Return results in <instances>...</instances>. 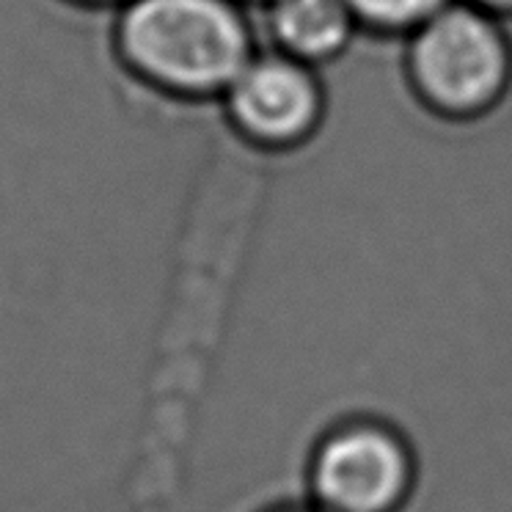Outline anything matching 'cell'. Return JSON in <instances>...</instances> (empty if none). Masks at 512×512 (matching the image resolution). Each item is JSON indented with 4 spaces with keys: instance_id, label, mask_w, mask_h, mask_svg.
Returning a JSON list of instances; mask_svg holds the SVG:
<instances>
[{
    "instance_id": "8992f818",
    "label": "cell",
    "mask_w": 512,
    "mask_h": 512,
    "mask_svg": "<svg viewBox=\"0 0 512 512\" xmlns=\"http://www.w3.org/2000/svg\"><path fill=\"white\" fill-rule=\"evenodd\" d=\"M452 0H347L358 25L378 34H411Z\"/></svg>"
},
{
    "instance_id": "9c48e42d",
    "label": "cell",
    "mask_w": 512,
    "mask_h": 512,
    "mask_svg": "<svg viewBox=\"0 0 512 512\" xmlns=\"http://www.w3.org/2000/svg\"><path fill=\"white\" fill-rule=\"evenodd\" d=\"M259 3H268V0H259Z\"/></svg>"
},
{
    "instance_id": "6da1fadb",
    "label": "cell",
    "mask_w": 512,
    "mask_h": 512,
    "mask_svg": "<svg viewBox=\"0 0 512 512\" xmlns=\"http://www.w3.org/2000/svg\"><path fill=\"white\" fill-rule=\"evenodd\" d=\"M119 50L149 86L210 102L254 58V34L237 0H127Z\"/></svg>"
},
{
    "instance_id": "52a82bcc",
    "label": "cell",
    "mask_w": 512,
    "mask_h": 512,
    "mask_svg": "<svg viewBox=\"0 0 512 512\" xmlns=\"http://www.w3.org/2000/svg\"><path fill=\"white\" fill-rule=\"evenodd\" d=\"M468 3H474V6H479V9L496 14V17H501V20L512 17V0H468Z\"/></svg>"
},
{
    "instance_id": "277c9868",
    "label": "cell",
    "mask_w": 512,
    "mask_h": 512,
    "mask_svg": "<svg viewBox=\"0 0 512 512\" xmlns=\"http://www.w3.org/2000/svg\"><path fill=\"white\" fill-rule=\"evenodd\" d=\"M411 482L405 444L375 424L331 435L314 460L312 488L323 512H397Z\"/></svg>"
},
{
    "instance_id": "ba28073f",
    "label": "cell",
    "mask_w": 512,
    "mask_h": 512,
    "mask_svg": "<svg viewBox=\"0 0 512 512\" xmlns=\"http://www.w3.org/2000/svg\"><path fill=\"white\" fill-rule=\"evenodd\" d=\"M86 3H97V6H122L127 0H86Z\"/></svg>"
},
{
    "instance_id": "5b68a950",
    "label": "cell",
    "mask_w": 512,
    "mask_h": 512,
    "mask_svg": "<svg viewBox=\"0 0 512 512\" xmlns=\"http://www.w3.org/2000/svg\"><path fill=\"white\" fill-rule=\"evenodd\" d=\"M265 25L279 53L314 69L345 56L358 31L347 0H268Z\"/></svg>"
},
{
    "instance_id": "3957f363",
    "label": "cell",
    "mask_w": 512,
    "mask_h": 512,
    "mask_svg": "<svg viewBox=\"0 0 512 512\" xmlns=\"http://www.w3.org/2000/svg\"><path fill=\"white\" fill-rule=\"evenodd\" d=\"M221 102L234 133L265 149L306 144L325 113V91L314 67L279 50L254 53Z\"/></svg>"
},
{
    "instance_id": "7a4b0ae2",
    "label": "cell",
    "mask_w": 512,
    "mask_h": 512,
    "mask_svg": "<svg viewBox=\"0 0 512 512\" xmlns=\"http://www.w3.org/2000/svg\"><path fill=\"white\" fill-rule=\"evenodd\" d=\"M408 78L433 111L474 119L512 86V42L504 20L474 3H446L411 31Z\"/></svg>"
}]
</instances>
